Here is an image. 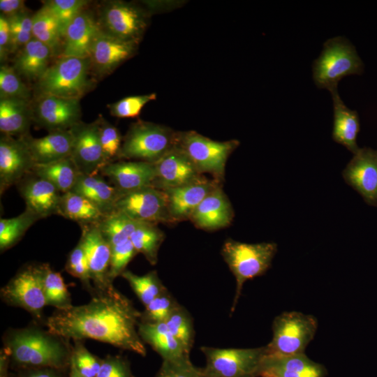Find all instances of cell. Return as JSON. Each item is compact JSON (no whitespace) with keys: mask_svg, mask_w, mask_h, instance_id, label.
Masks as SVG:
<instances>
[{"mask_svg":"<svg viewBox=\"0 0 377 377\" xmlns=\"http://www.w3.org/2000/svg\"><path fill=\"white\" fill-rule=\"evenodd\" d=\"M91 294L85 304L56 309L46 320L47 331L67 341L89 339L146 356L138 333L141 312L132 302L113 285Z\"/></svg>","mask_w":377,"mask_h":377,"instance_id":"1","label":"cell"},{"mask_svg":"<svg viewBox=\"0 0 377 377\" xmlns=\"http://www.w3.org/2000/svg\"><path fill=\"white\" fill-rule=\"evenodd\" d=\"M67 340L36 327L9 332L3 350L17 370L50 367L66 371L70 367L73 347Z\"/></svg>","mask_w":377,"mask_h":377,"instance_id":"2","label":"cell"},{"mask_svg":"<svg viewBox=\"0 0 377 377\" xmlns=\"http://www.w3.org/2000/svg\"><path fill=\"white\" fill-rule=\"evenodd\" d=\"M364 64L355 46L346 37L327 39L312 64V77L316 86L330 92L337 89L339 82L352 75H361Z\"/></svg>","mask_w":377,"mask_h":377,"instance_id":"3","label":"cell"},{"mask_svg":"<svg viewBox=\"0 0 377 377\" xmlns=\"http://www.w3.org/2000/svg\"><path fill=\"white\" fill-rule=\"evenodd\" d=\"M277 252L274 242L244 243L228 239L222 246L221 255L236 280V292L231 313L235 310L244 283L264 274L272 265Z\"/></svg>","mask_w":377,"mask_h":377,"instance_id":"4","label":"cell"},{"mask_svg":"<svg viewBox=\"0 0 377 377\" xmlns=\"http://www.w3.org/2000/svg\"><path fill=\"white\" fill-rule=\"evenodd\" d=\"M177 133L168 127L138 121L123 138L118 159L154 163L176 145Z\"/></svg>","mask_w":377,"mask_h":377,"instance_id":"5","label":"cell"},{"mask_svg":"<svg viewBox=\"0 0 377 377\" xmlns=\"http://www.w3.org/2000/svg\"><path fill=\"white\" fill-rule=\"evenodd\" d=\"M89 58L59 57L38 80L40 95L79 99L90 85Z\"/></svg>","mask_w":377,"mask_h":377,"instance_id":"6","label":"cell"},{"mask_svg":"<svg viewBox=\"0 0 377 377\" xmlns=\"http://www.w3.org/2000/svg\"><path fill=\"white\" fill-rule=\"evenodd\" d=\"M206 359L202 368L211 377H259L261 363L268 353L266 346L253 348L202 346Z\"/></svg>","mask_w":377,"mask_h":377,"instance_id":"7","label":"cell"},{"mask_svg":"<svg viewBox=\"0 0 377 377\" xmlns=\"http://www.w3.org/2000/svg\"><path fill=\"white\" fill-rule=\"evenodd\" d=\"M272 339L266 346L268 353L290 355L304 353L317 329L316 318L298 311L283 312L272 323Z\"/></svg>","mask_w":377,"mask_h":377,"instance_id":"8","label":"cell"},{"mask_svg":"<svg viewBox=\"0 0 377 377\" xmlns=\"http://www.w3.org/2000/svg\"><path fill=\"white\" fill-rule=\"evenodd\" d=\"M238 145L237 140L214 141L195 131L177 134L176 146L200 173L208 172L219 179L223 178L227 159Z\"/></svg>","mask_w":377,"mask_h":377,"instance_id":"9","label":"cell"},{"mask_svg":"<svg viewBox=\"0 0 377 377\" xmlns=\"http://www.w3.org/2000/svg\"><path fill=\"white\" fill-rule=\"evenodd\" d=\"M98 22L103 31L138 44L148 25V15L132 3L109 1L101 7Z\"/></svg>","mask_w":377,"mask_h":377,"instance_id":"10","label":"cell"},{"mask_svg":"<svg viewBox=\"0 0 377 377\" xmlns=\"http://www.w3.org/2000/svg\"><path fill=\"white\" fill-rule=\"evenodd\" d=\"M0 295L6 304L21 307L40 318L47 306L40 265L22 269L1 289Z\"/></svg>","mask_w":377,"mask_h":377,"instance_id":"11","label":"cell"},{"mask_svg":"<svg viewBox=\"0 0 377 377\" xmlns=\"http://www.w3.org/2000/svg\"><path fill=\"white\" fill-rule=\"evenodd\" d=\"M114 209L138 222L156 224L172 221L165 193L153 186L120 194Z\"/></svg>","mask_w":377,"mask_h":377,"instance_id":"12","label":"cell"},{"mask_svg":"<svg viewBox=\"0 0 377 377\" xmlns=\"http://www.w3.org/2000/svg\"><path fill=\"white\" fill-rule=\"evenodd\" d=\"M79 99L41 94L33 108V121L49 132L69 130L81 121Z\"/></svg>","mask_w":377,"mask_h":377,"instance_id":"13","label":"cell"},{"mask_svg":"<svg viewBox=\"0 0 377 377\" xmlns=\"http://www.w3.org/2000/svg\"><path fill=\"white\" fill-rule=\"evenodd\" d=\"M80 226L82 235L79 243L87 258L94 288L95 290H104L112 285L108 279L112 247L97 223Z\"/></svg>","mask_w":377,"mask_h":377,"instance_id":"14","label":"cell"},{"mask_svg":"<svg viewBox=\"0 0 377 377\" xmlns=\"http://www.w3.org/2000/svg\"><path fill=\"white\" fill-rule=\"evenodd\" d=\"M36 165L22 138L2 135L0 138V192L17 185Z\"/></svg>","mask_w":377,"mask_h":377,"instance_id":"15","label":"cell"},{"mask_svg":"<svg viewBox=\"0 0 377 377\" xmlns=\"http://www.w3.org/2000/svg\"><path fill=\"white\" fill-rule=\"evenodd\" d=\"M71 131L73 135L71 158L80 172L86 175H98L105 164L97 120L88 124L80 121Z\"/></svg>","mask_w":377,"mask_h":377,"instance_id":"16","label":"cell"},{"mask_svg":"<svg viewBox=\"0 0 377 377\" xmlns=\"http://www.w3.org/2000/svg\"><path fill=\"white\" fill-rule=\"evenodd\" d=\"M342 176L368 205L377 206V150L360 148L343 169Z\"/></svg>","mask_w":377,"mask_h":377,"instance_id":"17","label":"cell"},{"mask_svg":"<svg viewBox=\"0 0 377 377\" xmlns=\"http://www.w3.org/2000/svg\"><path fill=\"white\" fill-rule=\"evenodd\" d=\"M19 192L26 204V209L40 219L59 215L62 193L50 182L33 172L17 184Z\"/></svg>","mask_w":377,"mask_h":377,"instance_id":"18","label":"cell"},{"mask_svg":"<svg viewBox=\"0 0 377 377\" xmlns=\"http://www.w3.org/2000/svg\"><path fill=\"white\" fill-rule=\"evenodd\" d=\"M137 47V43L118 38L101 29L91 49V68L100 76L108 75L133 57Z\"/></svg>","mask_w":377,"mask_h":377,"instance_id":"19","label":"cell"},{"mask_svg":"<svg viewBox=\"0 0 377 377\" xmlns=\"http://www.w3.org/2000/svg\"><path fill=\"white\" fill-rule=\"evenodd\" d=\"M156 178L153 187L161 191L180 186L201 177L188 157L176 145L154 163Z\"/></svg>","mask_w":377,"mask_h":377,"instance_id":"20","label":"cell"},{"mask_svg":"<svg viewBox=\"0 0 377 377\" xmlns=\"http://www.w3.org/2000/svg\"><path fill=\"white\" fill-rule=\"evenodd\" d=\"M100 173L108 177L120 194L153 186L156 178L154 163L119 161L105 165Z\"/></svg>","mask_w":377,"mask_h":377,"instance_id":"21","label":"cell"},{"mask_svg":"<svg viewBox=\"0 0 377 377\" xmlns=\"http://www.w3.org/2000/svg\"><path fill=\"white\" fill-rule=\"evenodd\" d=\"M324 365L309 359L305 353L283 355L267 353L263 360L260 375L270 377H325Z\"/></svg>","mask_w":377,"mask_h":377,"instance_id":"22","label":"cell"},{"mask_svg":"<svg viewBox=\"0 0 377 377\" xmlns=\"http://www.w3.org/2000/svg\"><path fill=\"white\" fill-rule=\"evenodd\" d=\"M216 186L214 182L201 177L191 183L162 191L166 195L172 221L190 219L196 207Z\"/></svg>","mask_w":377,"mask_h":377,"instance_id":"23","label":"cell"},{"mask_svg":"<svg viewBox=\"0 0 377 377\" xmlns=\"http://www.w3.org/2000/svg\"><path fill=\"white\" fill-rule=\"evenodd\" d=\"M98 20L82 10L68 25L60 57L89 58L93 43L100 31Z\"/></svg>","mask_w":377,"mask_h":377,"instance_id":"24","label":"cell"},{"mask_svg":"<svg viewBox=\"0 0 377 377\" xmlns=\"http://www.w3.org/2000/svg\"><path fill=\"white\" fill-rule=\"evenodd\" d=\"M27 145L36 165H43L71 156L73 135L69 130L50 131L36 138L29 134L20 137Z\"/></svg>","mask_w":377,"mask_h":377,"instance_id":"25","label":"cell"},{"mask_svg":"<svg viewBox=\"0 0 377 377\" xmlns=\"http://www.w3.org/2000/svg\"><path fill=\"white\" fill-rule=\"evenodd\" d=\"M232 206L222 189L214 188L190 216L192 222L204 230H217L228 226L233 218Z\"/></svg>","mask_w":377,"mask_h":377,"instance_id":"26","label":"cell"},{"mask_svg":"<svg viewBox=\"0 0 377 377\" xmlns=\"http://www.w3.org/2000/svg\"><path fill=\"white\" fill-rule=\"evenodd\" d=\"M330 94L334 112L332 138L355 154L360 149L357 144L360 131L358 114L344 104L337 89L330 91Z\"/></svg>","mask_w":377,"mask_h":377,"instance_id":"27","label":"cell"},{"mask_svg":"<svg viewBox=\"0 0 377 377\" xmlns=\"http://www.w3.org/2000/svg\"><path fill=\"white\" fill-rule=\"evenodd\" d=\"M33 121V108L29 100L0 98V131L17 138L29 134Z\"/></svg>","mask_w":377,"mask_h":377,"instance_id":"28","label":"cell"},{"mask_svg":"<svg viewBox=\"0 0 377 377\" xmlns=\"http://www.w3.org/2000/svg\"><path fill=\"white\" fill-rule=\"evenodd\" d=\"M138 333L142 340L149 344L163 360H172L189 356L170 332L165 322L157 323L140 322Z\"/></svg>","mask_w":377,"mask_h":377,"instance_id":"29","label":"cell"},{"mask_svg":"<svg viewBox=\"0 0 377 377\" xmlns=\"http://www.w3.org/2000/svg\"><path fill=\"white\" fill-rule=\"evenodd\" d=\"M53 56L51 50L42 42L33 38L26 44L15 59L13 69L18 75L28 80H37L44 74Z\"/></svg>","mask_w":377,"mask_h":377,"instance_id":"30","label":"cell"},{"mask_svg":"<svg viewBox=\"0 0 377 377\" xmlns=\"http://www.w3.org/2000/svg\"><path fill=\"white\" fill-rule=\"evenodd\" d=\"M71 191L89 199L105 215L114 209L116 201L120 195L117 189L108 184L99 175L80 174Z\"/></svg>","mask_w":377,"mask_h":377,"instance_id":"31","label":"cell"},{"mask_svg":"<svg viewBox=\"0 0 377 377\" xmlns=\"http://www.w3.org/2000/svg\"><path fill=\"white\" fill-rule=\"evenodd\" d=\"M33 36L46 45L53 56L61 55L64 32L56 17L43 5L33 15Z\"/></svg>","mask_w":377,"mask_h":377,"instance_id":"32","label":"cell"},{"mask_svg":"<svg viewBox=\"0 0 377 377\" xmlns=\"http://www.w3.org/2000/svg\"><path fill=\"white\" fill-rule=\"evenodd\" d=\"M59 216L75 221L82 226L97 223L105 214L87 198L68 191L61 195Z\"/></svg>","mask_w":377,"mask_h":377,"instance_id":"33","label":"cell"},{"mask_svg":"<svg viewBox=\"0 0 377 377\" xmlns=\"http://www.w3.org/2000/svg\"><path fill=\"white\" fill-rule=\"evenodd\" d=\"M33 172L50 182L61 193L72 190L80 174L71 156L47 164L36 165Z\"/></svg>","mask_w":377,"mask_h":377,"instance_id":"34","label":"cell"},{"mask_svg":"<svg viewBox=\"0 0 377 377\" xmlns=\"http://www.w3.org/2000/svg\"><path fill=\"white\" fill-rule=\"evenodd\" d=\"M139 223L123 212L114 209L105 214L97 224L101 233L112 247L130 239Z\"/></svg>","mask_w":377,"mask_h":377,"instance_id":"35","label":"cell"},{"mask_svg":"<svg viewBox=\"0 0 377 377\" xmlns=\"http://www.w3.org/2000/svg\"><path fill=\"white\" fill-rule=\"evenodd\" d=\"M164 238V233L156 224L140 222L130 240L138 253H142L150 264L155 265Z\"/></svg>","mask_w":377,"mask_h":377,"instance_id":"36","label":"cell"},{"mask_svg":"<svg viewBox=\"0 0 377 377\" xmlns=\"http://www.w3.org/2000/svg\"><path fill=\"white\" fill-rule=\"evenodd\" d=\"M46 303L56 309H64L72 306L71 294L59 272L54 271L49 264L40 265Z\"/></svg>","mask_w":377,"mask_h":377,"instance_id":"37","label":"cell"},{"mask_svg":"<svg viewBox=\"0 0 377 377\" xmlns=\"http://www.w3.org/2000/svg\"><path fill=\"white\" fill-rule=\"evenodd\" d=\"M40 219L26 209L17 216L0 220V250L14 246L25 234L26 231Z\"/></svg>","mask_w":377,"mask_h":377,"instance_id":"38","label":"cell"},{"mask_svg":"<svg viewBox=\"0 0 377 377\" xmlns=\"http://www.w3.org/2000/svg\"><path fill=\"white\" fill-rule=\"evenodd\" d=\"M145 306L168 289L162 283L156 271H151L139 276L129 270H125L121 275Z\"/></svg>","mask_w":377,"mask_h":377,"instance_id":"39","label":"cell"},{"mask_svg":"<svg viewBox=\"0 0 377 377\" xmlns=\"http://www.w3.org/2000/svg\"><path fill=\"white\" fill-rule=\"evenodd\" d=\"M165 323L172 334L189 354L195 337L193 320L189 313L184 306L179 304Z\"/></svg>","mask_w":377,"mask_h":377,"instance_id":"40","label":"cell"},{"mask_svg":"<svg viewBox=\"0 0 377 377\" xmlns=\"http://www.w3.org/2000/svg\"><path fill=\"white\" fill-rule=\"evenodd\" d=\"M98 124L100 141L105 165L118 159L123 138L119 130L105 119L100 117Z\"/></svg>","mask_w":377,"mask_h":377,"instance_id":"41","label":"cell"},{"mask_svg":"<svg viewBox=\"0 0 377 377\" xmlns=\"http://www.w3.org/2000/svg\"><path fill=\"white\" fill-rule=\"evenodd\" d=\"M179 304L167 290L145 306V310L141 312L140 322L147 323L165 322Z\"/></svg>","mask_w":377,"mask_h":377,"instance_id":"42","label":"cell"},{"mask_svg":"<svg viewBox=\"0 0 377 377\" xmlns=\"http://www.w3.org/2000/svg\"><path fill=\"white\" fill-rule=\"evenodd\" d=\"M30 95V89L21 80L13 68L1 66L0 98L29 100Z\"/></svg>","mask_w":377,"mask_h":377,"instance_id":"43","label":"cell"},{"mask_svg":"<svg viewBox=\"0 0 377 377\" xmlns=\"http://www.w3.org/2000/svg\"><path fill=\"white\" fill-rule=\"evenodd\" d=\"M33 15L24 10L8 18L12 43V53L22 49L33 38Z\"/></svg>","mask_w":377,"mask_h":377,"instance_id":"44","label":"cell"},{"mask_svg":"<svg viewBox=\"0 0 377 377\" xmlns=\"http://www.w3.org/2000/svg\"><path fill=\"white\" fill-rule=\"evenodd\" d=\"M155 93L124 97L108 105L110 114L119 118H133L139 115L144 106L155 100Z\"/></svg>","mask_w":377,"mask_h":377,"instance_id":"45","label":"cell"},{"mask_svg":"<svg viewBox=\"0 0 377 377\" xmlns=\"http://www.w3.org/2000/svg\"><path fill=\"white\" fill-rule=\"evenodd\" d=\"M85 0H50L43 3L56 17L64 34L65 31L74 17L87 4Z\"/></svg>","mask_w":377,"mask_h":377,"instance_id":"46","label":"cell"},{"mask_svg":"<svg viewBox=\"0 0 377 377\" xmlns=\"http://www.w3.org/2000/svg\"><path fill=\"white\" fill-rule=\"evenodd\" d=\"M71 362L84 377H96L100 370L102 359L91 353L80 342L72 349Z\"/></svg>","mask_w":377,"mask_h":377,"instance_id":"47","label":"cell"},{"mask_svg":"<svg viewBox=\"0 0 377 377\" xmlns=\"http://www.w3.org/2000/svg\"><path fill=\"white\" fill-rule=\"evenodd\" d=\"M65 269L69 274L79 279L91 293L94 291L87 258L79 242L69 253Z\"/></svg>","mask_w":377,"mask_h":377,"instance_id":"48","label":"cell"},{"mask_svg":"<svg viewBox=\"0 0 377 377\" xmlns=\"http://www.w3.org/2000/svg\"><path fill=\"white\" fill-rule=\"evenodd\" d=\"M137 253L130 239L112 247L108 272V279L112 283L126 270V266Z\"/></svg>","mask_w":377,"mask_h":377,"instance_id":"49","label":"cell"},{"mask_svg":"<svg viewBox=\"0 0 377 377\" xmlns=\"http://www.w3.org/2000/svg\"><path fill=\"white\" fill-rule=\"evenodd\" d=\"M202 369L196 367L189 356L172 360H163L154 377H201Z\"/></svg>","mask_w":377,"mask_h":377,"instance_id":"50","label":"cell"},{"mask_svg":"<svg viewBox=\"0 0 377 377\" xmlns=\"http://www.w3.org/2000/svg\"><path fill=\"white\" fill-rule=\"evenodd\" d=\"M96 377H135L128 360L121 355H108L102 359Z\"/></svg>","mask_w":377,"mask_h":377,"instance_id":"51","label":"cell"},{"mask_svg":"<svg viewBox=\"0 0 377 377\" xmlns=\"http://www.w3.org/2000/svg\"><path fill=\"white\" fill-rule=\"evenodd\" d=\"M12 53L11 35L8 20L0 15V58L6 59L8 54Z\"/></svg>","mask_w":377,"mask_h":377,"instance_id":"52","label":"cell"},{"mask_svg":"<svg viewBox=\"0 0 377 377\" xmlns=\"http://www.w3.org/2000/svg\"><path fill=\"white\" fill-rule=\"evenodd\" d=\"M66 371L50 367L28 368L17 370V377H65Z\"/></svg>","mask_w":377,"mask_h":377,"instance_id":"53","label":"cell"},{"mask_svg":"<svg viewBox=\"0 0 377 377\" xmlns=\"http://www.w3.org/2000/svg\"><path fill=\"white\" fill-rule=\"evenodd\" d=\"M1 14L9 18L24 10V1L22 0H1L0 1Z\"/></svg>","mask_w":377,"mask_h":377,"instance_id":"54","label":"cell"},{"mask_svg":"<svg viewBox=\"0 0 377 377\" xmlns=\"http://www.w3.org/2000/svg\"><path fill=\"white\" fill-rule=\"evenodd\" d=\"M10 360L8 356L3 350L1 353L0 357V377H17L8 372V366Z\"/></svg>","mask_w":377,"mask_h":377,"instance_id":"55","label":"cell"},{"mask_svg":"<svg viewBox=\"0 0 377 377\" xmlns=\"http://www.w3.org/2000/svg\"><path fill=\"white\" fill-rule=\"evenodd\" d=\"M69 377H84L77 371L71 362L69 367Z\"/></svg>","mask_w":377,"mask_h":377,"instance_id":"56","label":"cell"},{"mask_svg":"<svg viewBox=\"0 0 377 377\" xmlns=\"http://www.w3.org/2000/svg\"><path fill=\"white\" fill-rule=\"evenodd\" d=\"M201 377H211V376H209L205 374L204 372H203V370H202V375L201 376Z\"/></svg>","mask_w":377,"mask_h":377,"instance_id":"57","label":"cell"},{"mask_svg":"<svg viewBox=\"0 0 377 377\" xmlns=\"http://www.w3.org/2000/svg\"><path fill=\"white\" fill-rule=\"evenodd\" d=\"M259 377H270V376H259Z\"/></svg>","mask_w":377,"mask_h":377,"instance_id":"58","label":"cell"}]
</instances>
